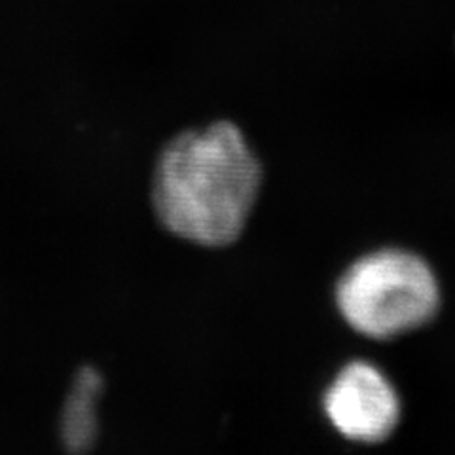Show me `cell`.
<instances>
[{
  "label": "cell",
  "instance_id": "1",
  "mask_svg": "<svg viewBox=\"0 0 455 455\" xmlns=\"http://www.w3.org/2000/svg\"><path fill=\"white\" fill-rule=\"evenodd\" d=\"M262 167L232 122L167 142L152 179L156 217L171 234L205 247L230 245L245 230Z\"/></svg>",
  "mask_w": 455,
  "mask_h": 455
},
{
  "label": "cell",
  "instance_id": "2",
  "mask_svg": "<svg viewBox=\"0 0 455 455\" xmlns=\"http://www.w3.org/2000/svg\"><path fill=\"white\" fill-rule=\"evenodd\" d=\"M336 300L355 331L386 339L433 319L438 309V283L418 256L381 251L347 269L338 284Z\"/></svg>",
  "mask_w": 455,
  "mask_h": 455
},
{
  "label": "cell",
  "instance_id": "3",
  "mask_svg": "<svg viewBox=\"0 0 455 455\" xmlns=\"http://www.w3.org/2000/svg\"><path fill=\"white\" fill-rule=\"evenodd\" d=\"M336 429L357 443H381L398 423L401 404L387 378L366 363L347 364L324 395Z\"/></svg>",
  "mask_w": 455,
  "mask_h": 455
},
{
  "label": "cell",
  "instance_id": "4",
  "mask_svg": "<svg viewBox=\"0 0 455 455\" xmlns=\"http://www.w3.org/2000/svg\"><path fill=\"white\" fill-rule=\"evenodd\" d=\"M103 378L92 366H84L68 393L61 416V440L70 451H88L97 440V403Z\"/></svg>",
  "mask_w": 455,
  "mask_h": 455
}]
</instances>
